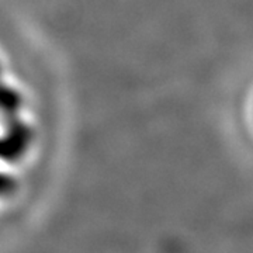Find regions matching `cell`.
Here are the masks:
<instances>
[]
</instances>
